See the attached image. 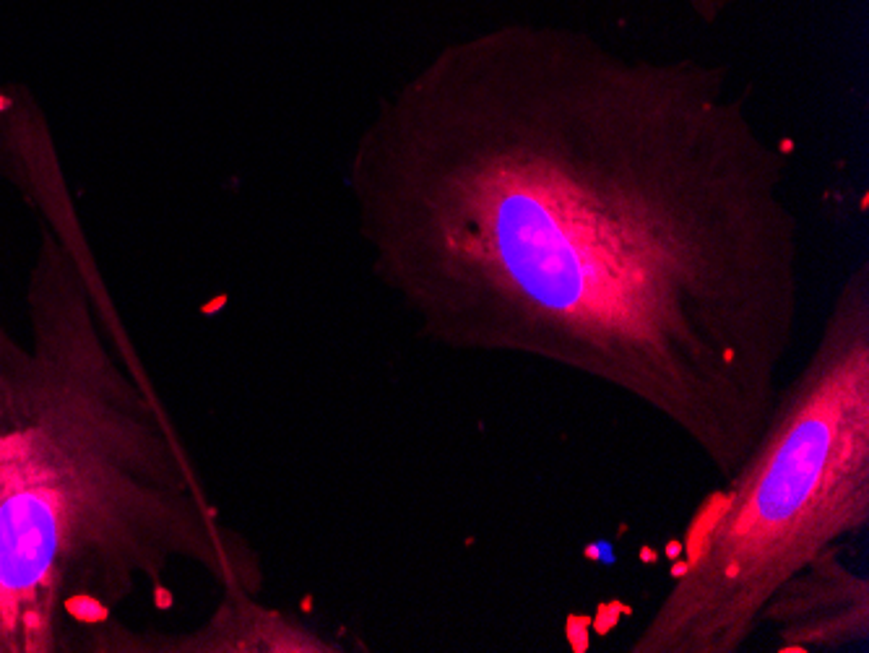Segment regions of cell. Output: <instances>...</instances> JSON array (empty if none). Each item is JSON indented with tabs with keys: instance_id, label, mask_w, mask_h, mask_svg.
<instances>
[{
	"instance_id": "obj_2",
	"label": "cell",
	"mask_w": 869,
	"mask_h": 653,
	"mask_svg": "<svg viewBox=\"0 0 869 653\" xmlns=\"http://www.w3.org/2000/svg\"><path fill=\"white\" fill-rule=\"evenodd\" d=\"M869 526V266L840 281L758 446L695 515L627 653H742L789 578Z\"/></svg>"
},
{
	"instance_id": "obj_1",
	"label": "cell",
	"mask_w": 869,
	"mask_h": 653,
	"mask_svg": "<svg viewBox=\"0 0 869 653\" xmlns=\"http://www.w3.org/2000/svg\"><path fill=\"white\" fill-rule=\"evenodd\" d=\"M346 190L432 347L609 388L721 485L758 446L799 336L801 221L729 65L492 24L380 97Z\"/></svg>"
},
{
	"instance_id": "obj_4",
	"label": "cell",
	"mask_w": 869,
	"mask_h": 653,
	"mask_svg": "<svg viewBox=\"0 0 869 653\" xmlns=\"http://www.w3.org/2000/svg\"><path fill=\"white\" fill-rule=\"evenodd\" d=\"M684 8L690 10L692 16L703 24H716L721 21L726 13H731L734 8H739L744 0H680Z\"/></svg>"
},
{
	"instance_id": "obj_3",
	"label": "cell",
	"mask_w": 869,
	"mask_h": 653,
	"mask_svg": "<svg viewBox=\"0 0 869 653\" xmlns=\"http://www.w3.org/2000/svg\"><path fill=\"white\" fill-rule=\"evenodd\" d=\"M760 627H771L783 653L864 645L869 638L867 575L843 562L840 549H830L781 585L762 609Z\"/></svg>"
}]
</instances>
